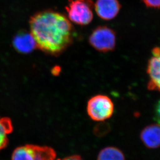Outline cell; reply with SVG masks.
I'll return each instance as SVG.
<instances>
[{
	"label": "cell",
	"mask_w": 160,
	"mask_h": 160,
	"mask_svg": "<svg viewBox=\"0 0 160 160\" xmlns=\"http://www.w3.org/2000/svg\"><path fill=\"white\" fill-rule=\"evenodd\" d=\"M31 33L37 48L52 56H58L72 44L74 28L70 20L63 14L52 10L36 12L31 17Z\"/></svg>",
	"instance_id": "1"
},
{
	"label": "cell",
	"mask_w": 160,
	"mask_h": 160,
	"mask_svg": "<svg viewBox=\"0 0 160 160\" xmlns=\"http://www.w3.org/2000/svg\"><path fill=\"white\" fill-rule=\"evenodd\" d=\"M93 6L91 0H68L65 9L71 22L80 26H86L93 19Z\"/></svg>",
	"instance_id": "2"
},
{
	"label": "cell",
	"mask_w": 160,
	"mask_h": 160,
	"mask_svg": "<svg viewBox=\"0 0 160 160\" xmlns=\"http://www.w3.org/2000/svg\"><path fill=\"white\" fill-rule=\"evenodd\" d=\"M89 42L93 48L100 52H112L116 44V33L108 27L98 26L89 36Z\"/></svg>",
	"instance_id": "3"
},
{
	"label": "cell",
	"mask_w": 160,
	"mask_h": 160,
	"mask_svg": "<svg viewBox=\"0 0 160 160\" xmlns=\"http://www.w3.org/2000/svg\"><path fill=\"white\" fill-rule=\"evenodd\" d=\"M87 110L91 119L96 121H104L111 117L114 111L112 100L106 95H95L89 100Z\"/></svg>",
	"instance_id": "4"
},
{
	"label": "cell",
	"mask_w": 160,
	"mask_h": 160,
	"mask_svg": "<svg viewBox=\"0 0 160 160\" xmlns=\"http://www.w3.org/2000/svg\"><path fill=\"white\" fill-rule=\"evenodd\" d=\"M152 57L148 61L147 72L149 76L148 89L160 92V48L156 47L152 51Z\"/></svg>",
	"instance_id": "5"
},
{
	"label": "cell",
	"mask_w": 160,
	"mask_h": 160,
	"mask_svg": "<svg viewBox=\"0 0 160 160\" xmlns=\"http://www.w3.org/2000/svg\"><path fill=\"white\" fill-rule=\"evenodd\" d=\"M94 7L98 17L105 20L113 19L121 8L118 0H97Z\"/></svg>",
	"instance_id": "6"
},
{
	"label": "cell",
	"mask_w": 160,
	"mask_h": 160,
	"mask_svg": "<svg viewBox=\"0 0 160 160\" xmlns=\"http://www.w3.org/2000/svg\"><path fill=\"white\" fill-rule=\"evenodd\" d=\"M13 47L19 53L28 54L37 48L36 42L31 32L21 30L17 32L12 39Z\"/></svg>",
	"instance_id": "7"
},
{
	"label": "cell",
	"mask_w": 160,
	"mask_h": 160,
	"mask_svg": "<svg viewBox=\"0 0 160 160\" xmlns=\"http://www.w3.org/2000/svg\"><path fill=\"white\" fill-rule=\"evenodd\" d=\"M141 139L148 148L155 149L160 146V125L153 124L145 127L141 132Z\"/></svg>",
	"instance_id": "8"
},
{
	"label": "cell",
	"mask_w": 160,
	"mask_h": 160,
	"mask_svg": "<svg viewBox=\"0 0 160 160\" xmlns=\"http://www.w3.org/2000/svg\"><path fill=\"white\" fill-rule=\"evenodd\" d=\"M36 146L26 145L15 150L12 154V160H35Z\"/></svg>",
	"instance_id": "9"
},
{
	"label": "cell",
	"mask_w": 160,
	"mask_h": 160,
	"mask_svg": "<svg viewBox=\"0 0 160 160\" xmlns=\"http://www.w3.org/2000/svg\"><path fill=\"white\" fill-rule=\"evenodd\" d=\"M98 160H125L124 154L118 148L108 147L100 151Z\"/></svg>",
	"instance_id": "10"
},
{
	"label": "cell",
	"mask_w": 160,
	"mask_h": 160,
	"mask_svg": "<svg viewBox=\"0 0 160 160\" xmlns=\"http://www.w3.org/2000/svg\"><path fill=\"white\" fill-rule=\"evenodd\" d=\"M12 130V124L10 119L0 118V151L8 145V135Z\"/></svg>",
	"instance_id": "11"
},
{
	"label": "cell",
	"mask_w": 160,
	"mask_h": 160,
	"mask_svg": "<svg viewBox=\"0 0 160 160\" xmlns=\"http://www.w3.org/2000/svg\"><path fill=\"white\" fill-rule=\"evenodd\" d=\"M56 152L52 148L36 146L35 160H56Z\"/></svg>",
	"instance_id": "12"
},
{
	"label": "cell",
	"mask_w": 160,
	"mask_h": 160,
	"mask_svg": "<svg viewBox=\"0 0 160 160\" xmlns=\"http://www.w3.org/2000/svg\"><path fill=\"white\" fill-rule=\"evenodd\" d=\"M145 5L152 8H160V0H142Z\"/></svg>",
	"instance_id": "13"
},
{
	"label": "cell",
	"mask_w": 160,
	"mask_h": 160,
	"mask_svg": "<svg viewBox=\"0 0 160 160\" xmlns=\"http://www.w3.org/2000/svg\"><path fill=\"white\" fill-rule=\"evenodd\" d=\"M154 119L160 125V100L158 102L154 108Z\"/></svg>",
	"instance_id": "14"
},
{
	"label": "cell",
	"mask_w": 160,
	"mask_h": 160,
	"mask_svg": "<svg viewBox=\"0 0 160 160\" xmlns=\"http://www.w3.org/2000/svg\"><path fill=\"white\" fill-rule=\"evenodd\" d=\"M58 160H82V159L79 156L74 155V156L68 157L66 158L63 159V160L58 159Z\"/></svg>",
	"instance_id": "15"
},
{
	"label": "cell",
	"mask_w": 160,
	"mask_h": 160,
	"mask_svg": "<svg viewBox=\"0 0 160 160\" xmlns=\"http://www.w3.org/2000/svg\"><path fill=\"white\" fill-rule=\"evenodd\" d=\"M60 68H58V67H56V68H54L53 69V74H56V75H57V74H59V72H60Z\"/></svg>",
	"instance_id": "16"
}]
</instances>
